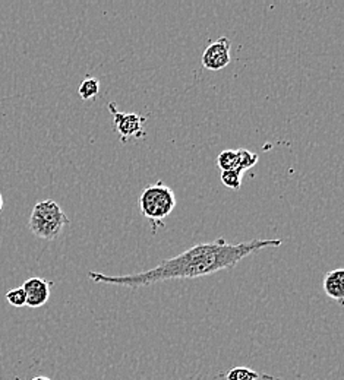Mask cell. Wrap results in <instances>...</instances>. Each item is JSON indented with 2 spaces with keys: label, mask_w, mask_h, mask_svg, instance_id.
Segmentation results:
<instances>
[{
  "label": "cell",
  "mask_w": 344,
  "mask_h": 380,
  "mask_svg": "<svg viewBox=\"0 0 344 380\" xmlns=\"http://www.w3.org/2000/svg\"><path fill=\"white\" fill-rule=\"evenodd\" d=\"M281 240L255 239L239 244H230L224 239L200 243L183 253L163 261L145 272L131 275H104L90 271L87 277L98 284H110L128 288L149 287L173 279H189L216 274L236 266L245 257L267 248H280Z\"/></svg>",
  "instance_id": "1"
},
{
  "label": "cell",
  "mask_w": 344,
  "mask_h": 380,
  "mask_svg": "<svg viewBox=\"0 0 344 380\" xmlns=\"http://www.w3.org/2000/svg\"><path fill=\"white\" fill-rule=\"evenodd\" d=\"M176 206V194L170 186L158 181L146 186L140 196L141 214L153 224V232L158 227H164V219L173 212Z\"/></svg>",
  "instance_id": "2"
},
{
  "label": "cell",
  "mask_w": 344,
  "mask_h": 380,
  "mask_svg": "<svg viewBox=\"0 0 344 380\" xmlns=\"http://www.w3.org/2000/svg\"><path fill=\"white\" fill-rule=\"evenodd\" d=\"M66 224H69V218L60 205L52 199L35 203L28 221L32 234L43 240H55Z\"/></svg>",
  "instance_id": "3"
},
{
  "label": "cell",
  "mask_w": 344,
  "mask_h": 380,
  "mask_svg": "<svg viewBox=\"0 0 344 380\" xmlns=\"http://www.w3.org/2000/svg\"><path fill=\"white\" fill-rule=\"evenodd\" d=\"M108 110L113 114V123L122 142H128L131 138L137 139V138L145 137V129H144V125L146 121L145 117L137 113L117 112L116 103H110Z\"/></svg>",
  "instance_id": "4"
},
{
  "label": "cell",
  "mask_w": 344,
  "mask_h": 380,
  "mask_svg": "<svg viewBox=\"0 0 344 380\" xmlns=\"http://www.w3.org/2000/svg\"><path fill=\"white\" fill-rule=\"evenodd\" d=\"M230 48L231 43L227 37H220L218 40L208 44L205 52L202 53V66L213 72L227 68L231 60Z\"/></svg>",
  "instance_id": "5"
},
{
  "label": "cell",
  "mask_w": 344,
  "mask_h": 380,
  "mask_svg": "<svg viewBox=\"0 0 344 380\" xmlns=\"http://www.w3.org/2000/svg\"><path fill=\"white\" fill-rule=\"evenodd\" d=\"M53 283L43 278H30L23 283L22 288L26 291L28 308H41L50 299V288Z\"/></svg>",
  "instance_id": "6"
},
{
  "label": "cell",
  "mask_w": 344,
  "mask_h": 380,
  "mask_svg": "<svg viewBox=\"0 0 344 380\" xmlns=\"http://www.w3.org/2000/svg\"><path fill=\"white\" fill-rule=\"evenodd\" d=\"M324 291L329 299L337 301L340 306L344 303V269H333L325 274L324 283H323Z\"/></svg>",
  "instance_id": "7"
},
{
  "label": "cell",
  "mask_w": 344,
  "mask_h": 380,
  "mask_svg": "<svg viewBox=\"0 0 344 380\" xmlns=\"http://www.w3.org/2000/svg\"><path fill=\"white\" fill-rule=\"evenodd\" d=\"M226 380H281L264 373H258L248 367H235L226 373Z\"/></svg>",
  "instance_id": "8"
},
{
  "label": "cell",
  "mask_w": 344,
  "mask_h": 380,
  "mask_svg": "<svg viewBox=\"0 0 344 380\" xmlns=\"http://www.w3.org/2000/svg\"><path fill=\"white\" fill-rule=\"evenodd\" d=\"M217 166L221 171L239 170V155L238 150H224L217 157Z\"/></svg>",
  "instance_id": "9"
},
{
  "label": "cell",
  "mask_w": 344,
  "mask_h": 380,
  "mask_svg": "<svg viewBox=\"0 0 344 380\" xmlns=\"http://www.w3.org/2000/svg\"><path fill=\"white\" fill-rule=\"evenodd\" d=\"M100 92V82H98L97 78L87 77L79 87V97L82 100H94V98Z\"/></svg>",
  "instance_id": "10"
},
{
  "label": "cell",
  "mask_w": 344,
  "mask_h": 380,
  "mask_svg": "<svg viewBox=\"0 0 344 380\" xmlns=\"http://www.w3.org/2000/svg\"><path fill=\"white\" fill-rule=\"evenodd\" d=\"M242 177L239 171L230 170V171H221V183L231 190H239L242 186Z\"/></svg>",
  "instance_id": "11"
},
{
  "label": "cell",
  "mask_w": 344,
  "mask_h": 380,
  "mask_svg": "<svg viewBox=\"0 0 344 380\" xmlns=\"http://www.w3.org/2000/svg\"><path fill=\"white\" fill-rule=\"evenodd\" d=\"M238 155H239V173L243 174L245 171L252 168L256 163L258 159H260V157H258V154L255 152H251L248 150H238Z\"/></svg>",
  "instance_id": "12"
},
{
  "label": "cell",
  "mask_w": 344,
  "mask_h": 380,
  "mask_svg": "<svg viewBox=\"0 0 344 380\" xmlns=\"http://www.w3.org/2000/svg\"><path fill=\"white\" fill-rule=\"evenodd\" d=\"M6 300L10 306H14V308H23V306H27L26 291H23L22 287L9 290L6 292Z\"/></svg>",
  "instance_id": "13"
},
{
  "label": "cell",
  "mask_w": 344,
  "mask_h": 380,
  "mask_svg": "<svg viewBox=\"0 0 344 380\" xmlns=\"http://www.w3.org/2000/svg\"><path fill=\"white\" fill-rule=\"evenodd\" d=\"M32 380H52V379H48V377H46V376H37V377H34Z\"/></svg>",
  "instance_id": "14"
},
{
  "label": "cell",
  "mask_w": 344,
  "mask_h": 380,
  "mask_svg": "<svg viewBox=\"0 0 344 380\" xmlns=\"http://www.w3.org/2000/svg\"><path fill=\"white\" fill-rule=\"evenodd\" d=\"M2 210H3V196H2V193H0V211Z\"/></svg>",
  "instance_id": "15"
}]
</instances>
